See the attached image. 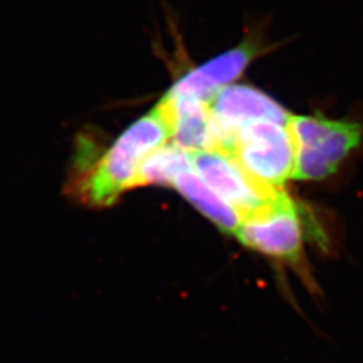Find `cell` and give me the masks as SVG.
<instances>
[{
    "label": "cell",
    "instance_id": "1",
    "mask_svg": "<svg viewBox=\"0 0 363 363\" xmlns=\"http://www.w3.org/2000/svg\"><path fill=\"white\" fill-rule=\"evenodd\" d=\"M172 138V127L166 106L159 101L145 116L125 130L84 178L74 184L82 202L104 208L116 202L130 189L144 159Z\"/></svg>",
    "mask_w": 363,
    "mask_h": 363
},
{
    "label": "cell",
    "instance_id": "7",
    "mask_svg": "<svg viewBox=\"0 0 363 363\" xmlns=\"http://www.w3.org/2000/svg\"><path fill=\"white\" fill-rule=\"evenodd\" d=\"M193 169L208 187L242 217V220L267 208L279 195L252 179L232 156L218 151L191 152Z\"/></svg>",
    "mask_w": 363,
    "mask_h": 363
},
{
    "label": "cell",
    "instance_id": "10",
    "mask_svg": "<svg viewBox=\"0 0 363 363\" xmlns=\"http://www.w3.org/2000/svg\"><path fill=\"white\" fill-rule=\"evenodd\" d=\"M193 169L190 151L182 148L178 144H163L144 159L130 189L148 184L172 186L179 175Z\"/></svg>",
    "mask_w": 363,
    "mask_h": 363
},
{
    "label": "cell",
    "instance_id": "3",
    "mask_svg": "<svg viewBox=\"0 0 363 363\" xmlns=\"http://www.w3.org/2000/svg\"><path fill=\"white\" fill-rule=\"evenodd\" d=\"M235 237L259 253L298 264L304 238L322 241L323 234L306 208L280 191L267 208L242 220Z\"/></svg>",
    "mask_w": 363,
    "mask_h": 363
},
{
    "label": "cell",
    "instance_id": "4",
    "mask_svg": "<svg viewBox=\"0 0 363 363\" xmlns=\"http://www.w3.org/2000/svg\"><path fill=\"white\" fill-rule=\"evenodd\" d=\"M229 156L255 181L280 190L295 169V145L286 124L259 121L235 133Z\"/></svg>",
    "mask_w": 363,
    "mask_h": 363
},
{
    "label": "cell",
    "instance_id": "2",
    "mask_svg": "<svg viewBox=\"0 0 363 363\" xmlns=\"http://www.w3.org/2000/svg\"><path fill=\"white\" fill-rule=\"evenodd\" d=\"M286 125L295 145L292 178L298 181H320L333 175L362 139L358 123L323 115H292Z\"/></svg>",
    "mask_w": 363,
    "mask_h": 363
},
{
    "label": "cell",
    "instance_id": "8",
    "mask_svg": "<svg viewBox=\"0 0 363 363\" xmlns=\"http://www.w3.org/2000/svg\"><path fill=\"white\" fill-rule=\"evenodd\" d=\"M160 103L169 112L174 143L190 152L211 150L213 135L208 103L175 97L167 93Z\"/></svg>",
    "mask_w": 363,
    "mask_h": 363
},
{
    "label": "cell",
    "instance_id": "5",
    "mask_svg": "<svg viewBox=\"0 0 363 363\" xmlns=\"http://www.w3.org/2000/svg\"><path fill=\"white\" fill-rule=\"evenodd\" d=\"M211 118V151L229 155L237 130L259 121L288 124L291 113L271 96L247 84H232L208 101Z\"/></svg>",
    "mask_w": 363,
    "mask_h": 363
},
{
    "label": "cell",
    "instance_id": "6",
    "mask_svg": "<svg viewBox=\"0 0 363 363\" xmlns=\"http://www.w3.org/2000/svg\"><path fill=\"white\" fill-rule=\"evenodd\" d=\"M274 46L267 43L262 28L256 27L237 46L182 74L167 94L208 103L217 91L242 77L255 60L265 55Z\"/></svg>",
    "mask_w": 363,
    "mask_h": 363
},
{
    "label": "cell",
    "instance_id": "9",
    "mask_svg": "<svg viewBox=\"0 0 363 363\" xmlns=\"http://www.w3.org/2000/svg\"><path fill=\"white\" fill-rule=\"evenodd\" d=\"M172 186L181 193L198 211L216 223L222 232L234 234L242 223V217L220 195L213 191L194 171L179 175Z\"/></svg>",
    "mask_w": 363,
    "mask_h": 363
}]
</instances>
